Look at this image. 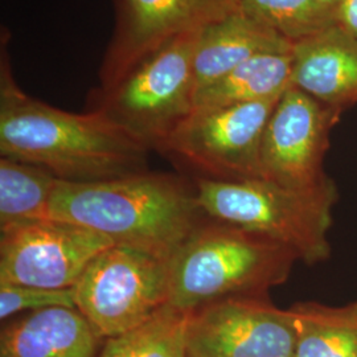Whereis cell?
<instances>
[{
  "label": "cell",
  "instance_id": "18",
  "mask_svg": "<svg viewBox=\"0 0 357 357\" xmlns=\"http://www.w3.org/2000/svg\"><path fill=\"white\" fill-rule=\"evenodd\" d=\"M187 312L168 306L131 331L106 339L98 357H188Z\"/></svg>",
  "mask_w": 357,
  "mask_h": 357
},
{
  "label": "cell",
  "instance_id": "17",
  "mask_svg": "<svg viewBox=\"0 0 357 357\" xmlns=\"http://www.w3.org/2000/svg\"><path fill=\"white\" fill-rule=\"evenodd\" d=\"M56 178L48 169L0 158V228L50 217Z\"/></svg>",
  "mask_w": 357,
  "mask_h": 357
},
{
  "label": "cell",
  "instance_id": "7",
  "mask_svg": "<svg viewBox=\"0 0 357 357\" xmlns=\"http://www.w3.org/2000/svg\"><path fill=\"white\" fill-rule=\"evenodd\" d=\"M280 98L195 109L160 153L188 169L193 178L221 181L264 178L261 142Z\"/></svg>",
  "mask_w": 357,
  "mask_h": 357
},
{
  "label": "cell",
  "instance_id": "10",
  "mask_svg": "<svg viewBox=\"0 0 357 357\" xmlns=\"http://www.w3.org/2000/svg\"><path fill=\"white\" fill-rule=\"evenodd\" d=\"M293 310L268 296H236L187 312L188 357H293Z\"/></svg>",
  "mask_w": 357,
  "mask_h": 357
},
{
  "label": "cell",
  "instance_id": "22",
  "mask_svg": "<svg viewBox=\"0 0 357 357\" xmlns=\"http://www.w3.org/2000/svg\"><path fill=\"white\" fill-rule=\"evenodd\" d=\"M323 4H326L327 7H330L332 10H335L336 13V8L339 7V4L343 1V0H320Z\"/></svg>",
  "mask_w": 357,
  "mask_h": 357
},
{
  "label": "cell",
  "instance_id": "14",
  "mask_svg": "<svg viewBox=\"0 0 357 357\" xmlns=\"http://www.w3.org/2000/svg\"><path fill=\"white\" fill-rule=\"evenodd\" d=\"M291 47L275 31L241 11L211 23L200 31L195 51L196 91L255 56L290 52Z\"/></svg>",
  "mask_w": 357,
  "mask_h": 357
},
{
  "label": "cell",
  "instance_id": "11",
  "mask_svg": "<svg viewBox=\"0 0 357 357\" xmlns=\"http://www.w3.org/2000/svg\"><path fill=\"white\" fill-rule=\"evenodd\" d=\"M114 31L98 73L101 89L171 40L240 11V0H114Z\"/></svg>",
  "mask_w": 357,
  "mask_h": 357
},
{
  "label": "cell",
  "instance_id": "5",
  "mask_svg": "<svg viewBox=\"0 0 357 357\" xmlns=\"http://www.w3.org/2000/svg\"><path fill=\"white\" fill-rule=\"evenodd\" d=\"M200 31L171 40L113 86L93 90L89 110L106 115L150 151L162 153L195 110L193 60Z\"/></svg>",
  "mask_w": 357,
  "mask_h": 357
},
{
  "label": "cell",
  "instance_id": "2",
  "mask_svg": "<svg viewBox=\"0 0 357 357\" xmlns=\"http://www.w3.org/2000/svg\"><path fill=\"white\" fill-rule=\"evenodd\" d=\"M50 217L165 259H171L206 218L193 184L174 174L149 169L88 183L59 178Z\"/></svg>",
  "mask_w": 357,
  "mask_h": 357
},
{
  "label": "cell",
  "instance_id": "8",
  "mask_svg": "<svg viewBox=\"0 0 357 357\" xmlns=\"http://www.w3.org/2000/svg\"><path fill=\"white\" fill-rule=\"evenodd\" d=\"M115 245L64 220H28L0 228V284L75 287L90 261Z\"/></svg>",
  "mask_w": 357,
  "mask_h": 357
},
{
  "label": "cell",
  "instance_id": "6",
  "mask_svg": "<svg viewBox=\"0 0 357 357\" xmlns=\"http://www.w3.org/2000/svg\"><path fill=\"white\" fill-rule=\"evenodd\" d=\"M76 307L103 340L139 327L169 305V259L113 245L75 286Z\"/></svg>",
  "mask_w": 357,
  "mask_h": 357
},
{
  "label": "cell",
  "instance_id": "12",
  "mask_svg": "<svg viewBox=\"0 0 357 357\" xmlns=\"http://www.w3.org/2000/svg\"><path fill=\"white\" fill-rule=\"evenodd\" d=\"M291 86L344 112L357 103V38L332 26L291 47Z\"/></svg>",
  "mask_w": 357,
  "mask_h": 357
},
{
  "label": "cell",
  "instance_id": "21",
  "mask_svg": "<svg viewBox=\"0 0 357 357\" xmlns=\"http://www.w3.org/2000/svg\"><path fill=\"white\" fill-rule=\"evenodd\" d=\"M335 13L336 24L357 38V0H343Z\"/></svg>",
  "mask_w": 357,
  "mask_h": 357
},
{
  "label": "cell",
  "instance_id": "4",
  "mask_svg": "<svg viewBox=\"0 0 357 357\" xmlns=\"http://www.w3.org/2000/svg\"><path fill=\"white\" fill-rule=\"evenodd\" d=\"M196 199L208 218L268 237L307 265L331 255L328 231L337 188L331 180L314 191L286 190L265 178L221 181L193 178Z\"/></svg>",
  "mask_w": 357,
  "mask_h": 357
},
{
  "label": "cell",
  "instance_id": "20",
  "mask_svg": "<svg viewBox=\"0 0 357 357\" xmlns=\"http://www.w3.org/2000/svg\"><path fill=\"white\" fill-rule=\"evenodd\" d=\"M50 307H76L75 287L44 289L10 283L0 284V319L3 321L24 311L31 312Z\"/></svg>",
  "mask_w": 357,
  "mask_h": 357
},
{
  "label": "cell",
  "instance_id": "16",
  "mask_svg": "<svg viewBox=\"0 0 357 357\" xmlns=\"http://www.w3.org/2000/svg\"><path fill=\"white\" fill-rule=\"evenodd\" d=\"M293 357H357V299L344 306L301 302L293 307Z\"/></svg>",
  "mask_w": 357,
  "mask_h": 357
},
{
  "label": "cell",
  "instance_id": "1",
  "mask_svg": "<svg viewBox=\"0 0 357 357\" xmlns=\"http://www.w3.org/2000/svg\"><path fill=\"white\" fill-rule=\"evenodd\" d=\"M7 40L0 59V155L88 183L147 171L150 150L106 115L77 114L26 94L13 75Z\"/></svg>",
  "mask_w": 357,
  "mask_h": 357
},
{
  "label": "cell",
  "instance_id": "3",
  "mask_svg": "<svg viewBox=\"0 0 357 357\" xmlns=\"http://www.w3.org/2000/svg\"><path fill=\"white\" fill-rule=\"evenodd\" d=\"M298 255L240 227L205 218L169 259V306L188 312L236 296H268Z\"/></svg>",
  "mask_w": 357,
  "mask_h": 357
},
{
  "label": "cell",
  "instance_id": "15",
  "mask_svg": "<svg viewBox=\"0 0 357 357\" xmlns=\"http://www.w3.org/2000/svg\"><path fill=\"white\" fill-rule=\"evenodd\" d=\"M291 86V51L258 54L197 90L195 109L280 98Z\"/></svg>",
  "mask_w": 357,
  "mask_h": 357
},
{
  "label": "cell",
  "instance_id": "13",
  "mask_svg": "<svg viewBox=\"0 0 357 357\" xmlns=\"http://www.w3.org/2000/svg\"><path fill=\"white\" fill-rule=\"evenodd\" d=\"M103 342L76 307H50L7 321L0 357H98Z\"/></svg>",
  "mask_w": 357,
  "mask_h": 357
},
{
  "label": "cell",
  "instance_id": "19",
  "mask_svg": "<svg viewBox=\"0 0 357 357\" xmlns=\"http://www.w3.org/2000/svg\"><path fill=\"white\" fill-rule=\"evenodd\" d=\"M240 11L291 44L336 26L335 10L320 0H240Z\"/></svg>",
  "mask_w": 357,
  "mask_h": 357
},
{
  "label": "cell",
  "instance_id": "9",
  "mask_svg": "<svg viewBox=\"0 0 357 357\" xmlns=\"http://www.w3.org/2000/svg\"><path fill=\"white\" fill-rule=\"evenodd\" d=\"M343 112L290 86L282 94L261 142L262 178L291 191L318 190L332 178L324 172L330 134Z\"/></svg>",
  "mask_w": 357,
  "mask_h": 357
}]
</instances>
